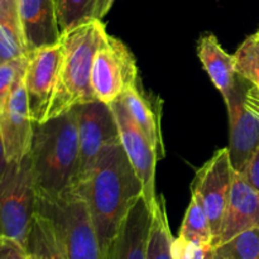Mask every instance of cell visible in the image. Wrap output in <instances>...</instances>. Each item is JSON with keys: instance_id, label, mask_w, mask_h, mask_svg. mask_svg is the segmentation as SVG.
<instances>
[{"instance_id": "6da1fadb", "label": "cell", "mask_w": 259, "mask_h": 259, "mask_svg": "<svg viewBox=\"0 0 259 259\" xmlns=\"http://www.w3.org/2000/svg\"><path fill=\"white\" fill-rule=\"evenodd\" d=\"M83 197L98 235L103 259L133 205L143 196V186L121 143L106 147L82 182L73 187Z\"/></svg>"}, {"instance_id": "7a4b0ae2", "label": "cell", "mask_w": 259, "mask_h": 259, "mask_svg": "<svg viewBox=\"0 0 259 259\" xmlns=\"http://www.w3.org/2000/svg\"><path fill=\"white\" fill-rule=\"evenodd\" d=\"M29 156L37 200H56L76 186L80 151L75 109L34 123Z\"/></svg>"}, {"instance_id": "3957f363", "label": "cell", "mask_w": 259, "mask_h": 259, "mask_svg": "<svg viewBox=\"0 0 259 259\" xmlns=\"http://www.w3.org/2000/svg\"><path fill=\"white\" fill-rule=\"evenodd\" d=\"M108 35L103 20L96 18L61 33L62 58L47 120L96 100L91 88L94 58Z\"/></svg>"}, {"instance_id": "277c9868", "label": "cell", "mask_w": 259, "mask_h": 259, "mask_svg": "<svg viewBox=\"0 0 259 259\" xmlns=\"http://www.w3.org/2000/svg\"><path fill=\"white\" fill-rule=\"evenodd\" d=\"M37 209V189L29 154L10 162L0 179V237L25 245Z\"/></svg>"}, {"instance_id": "5b68a950", "label": "cell", "mask_w": 259, "mask_h": 259, "mask_svg": "<svg viewBox=\"0 0 259 259\" xmlns=\"http://www.w3.org/2000/svg\"><path fill=\"white\" fill-rule=\"evenodd\" d=\"M35 211L56 225L67 259H103L88 204L75 190L56 200H37Z\"/></svg>"}, {"instance_id": "8992f818", "label": "cell", "mask_w": 259, "mask_h": 259, "mask_svg": "<svg viewBox=\"0 0 259 259\" xmlns=\"http://www.w3.org/2000/svg\"><path fill=\"white\" fill-rule=\"evenodd\" d=\"M138 82V67L133 53L125 43L108 35L94 58L91 88L95 99L111 104Z\"/></svg>"}, {"instance_id": "52a82bcc", "label": "cell", "mask_w": 259, "mask_h": 259, "mask_svg": "<svg viewBox=\"0 0 259 259\" xmlns=\"http://www.w3.org/2000/svg\"><path fill=\"white\" fill-rule=\"evenodd\" d=\"M78 131L77 186L90 175L96 161L106 147L120 142L118 125L110 105L90 101L75 106ZM75 186V187H76Z\"/></svg>"}, {"instance_id": "ba28073f", "label": "cell", "mask_w": 259, "mask_h": 259, "mask_svg": "<svg viewBox=\"0 0 259 259\" xmlns=\"http://www.w3.org/2000/svg\"><path fill=\"white\" fill-rule=\"evenodd\" d=\"M235 169L230 161L228 147L218 149L211 158L195 175L191 195L204 207L214 235V247L220 234Z\"/></svg>"}, {"instance_id": "9c48e42d", "label": "cell", "mask_w": 259, "mask_h": 259, "mask_svg": "<svg viewBox=\"0 0 259 259\" xmlns=\"http://www.w3.org/2000/svg\"><path fill=\"white\" fill-rule=\"evenodd\" d=\"M109 105L118 125L124 152L143 186L144 200L153 209L158 199L156 194V164L159 159L158 154L120 99Z\"/></svg>"}, {"instance_id": "30bf717a", "label": "cell", "mask_w": 259, "mask_h": 259, "mask_svg": "<svg viewBox=\"0 0 259 259\" xmlns=\"http://www.w3.org/2000/svg\"><path fill=\"white\" fill-rule=\"evenodd\" d=\"M61 58V42L39 47L30 51L28 55L24 83L30 115L34 123L39 124L47 120L60 72Z\"/></svg>"}, {"instance_id": "8fae6325", "label": "cell", "mask_w": 259, "mask_h": 259, "mask_svg": "<svg viewBox=\"0 0 259 259\" xmlns=\"http://www.w3.org/2000/svg\"><path fill=\"white\" fill-rule=\"evenodd\" d=\"M250 83L238 75L234 90L225 105L229 115V151L233 168L242 174L259 147V118L245 104Z\"/></svg>"}, {"instance_id": "7c38bea8", "label": "cell", "mask_w": 259, "mask_h": 259, "mask_svg": "<svg viewBox=\"0 0 259 259\" xmlns=\"http://www.w3.org/2000/svg\"><path fill=\"white\" fill-rule=\"evenodd\" d=\"M24 73L15 83L4 110L0 113V134L9 163L22 161L32 148L34 121L28 104Z\"/></svg>"}, {"instance_id": "4fadbf2b", "label": "cell", "mask_w": 259, "mask_h": 259, "mask_svg": "<svg viewBox=\"0 0 259 259\" xmlns=\"http://www.w3.org/2000/svg\"><path fill=\"white\" fill-rule=\"evenodd\" d=\"M255 228H259V192L242 174L235 171L215 247Z\"/></svg>"}, {"instance_id": "5bb4252c", "label": "cell", "mask_w": 259, "mask_h": 259, "mask_svg": "<svg viewBox=\"0 0 259 259\" xmlns=\"http://www.w3.org/2000/svg\"><path fill=\"white\" fill-rule=\"evenodd\" d=\"M18 12L28 52L60 42L55 0H18Z\"/></svg>"}, {"instance_id": "9a60e30c", "label": "cell", "mask_w": 259, "mask_h": 259, "mask_svg": "<svg viewBox=\"0 0 259 259\" xmlns=\"http://www.w3.org/2000/svg\"><path fill=\"white\" fill-rule=\"evenodd\" d=\"M151 225L152 209L142 196L119 228L109 259H147Z\"/></svg>"}, {"instance_id": "2e32d148", "label": "cell", "mask_w": 259, "mask_h": 259, "mask_svg": "<svg viewBox=\"0 0 259 259\" xmlns=\"http://www.w3.org/2000/svg\"><path fill=\"white\" fill-rule=\"evenodd\" d=\"M197 56L215 88L227 104L234 90L238 73L235 71L234 55H229L222 47L217 35L204 34L197 43Z\"/></svg>"}, {"instance_id": "e0dca14e", "label": "cell", "mask_w": 259, "mask_h": 259, "mask_svg": "<svg viewBox=\"0 0 259 259\" xmlns=\"http://www.w3.org/2000/svg\"><path fill=\"white\" fill-rule=\"evenodd\" d=\"M120 100L123 101L134 121L149 139L159 158H162L164 156V146L162 139L159 109L142 91L139 82L125 90V93L120 96Z\"/></svg>"}, {"instance_id": "ac0fdd59", "label": "cell", "mask_w": 259, "mask_h": 259, "mask_svg": "<svg viewBox=\"0 0 259 259\" xmlns=\"http://www.w3.org/2000/svg\"><path fill=\"white\" fill-rule=\"evenodd\" d=\"M24 247L30 259H67L56 225L50 218L37 211Z\"/></svg>"}, {"instance_id": "d6986e66", "label": "cell", "mask_w": 259, "mask_h": 259, "mask_svg": "<svg viewBox=\"0 0 259 259\" xmlns=\"http://www.w3.org/2000/svg\"><path fill=\"white\" fill-rule=\"evenodd\" d=\"M29 53L20 25L18 0H0V62Z\"/></svg>"}, {"instance_id": "ffe728a7", "label": "cell", "mask_w": 259, "mask_h": 259, "mask_svg": "<svg viewBox=\"0 0 259 259\" xmlns=\"http://www.w3.org/2000/svg\"><path fill=\"white\" fill-rule=\"evenodd\" d=\"M172 237L168 215L163 195L158 196L157 204L152 209V225L148 239L147 259H174Z\"/></svg>"}, {"instance_id": "44dd1931", "label": "cell", "mask_w": 259, "mask_h": 259, "mask_svg": "<svg viewBox=\"0 0 259 259\" xmlns=\"http://www.w3.org/2000/svg\"><path fill=\"white\" fill-rule=\"evenodd\" d=\"M179 237L185 240L214 247V235L207 215L202 205L194 195H191V200L185 212L184 220L180 227Z\"/></svg>"}, {"instance_id": "7402d4cb", "label": "cell", "mask_w": 259, "mask_h": 259, "mask_svg": "<svg viewBox=\"0 0 259 259\" xmlns=\"http://www.w3.org/2000/svg\"><path fill=\"white\" fill-rule=\"evenodd\" d=\"M214 259H259V228L214 247Z\"/></svg>"}, {"instance_id": "603a6c76", "label": "cell", "mask_w": 259, "mask_h": 259, "mask_svg": "<svg viewBox=\"0 0 259 259\" xmlns=\"http://www.w3.org/2000/svg\"><path fill=\"white\" fill-rule=\"evenodd\" d=\"M98 2L99 0H55L61 33L95 18Z\"/></svg>"}, {"instance_id": "cb8c5ba5", "label": "cell", "mask_w": 259, "mask_h": 259, "mask_svg": "<svg viewBox=\"0 0 259 259\" xmlns=\"http://www.w3.org/2000/svg\"><path fill=\"white\" fill-rule=\"evenodd\" d=\"M235 71L259 91V39L255 34L245 38L234 53Z\"/></svg>"}, {"instance_id": "d4e9b609", "label": "cell", "mask_w": 259, "mask_h": 259, "mask_svg": "<svg viewBox=\"0 0 259 259\" xmlns=\"http://www.w3.org/2000/svg\"><path fill=\"white\" fill-rule=\"evenodd\" d=\"M28 55L14 60L0 62V113L4 110L10 94L20 76L25 72L28 63Z\"/></svg>"}, {"instance_id": "484cf974", "label": "cell", "mask_w": 259, "mask_h": 259, "mask_svg": "<svg viewBox=\"0 0 259 259\" xmlns=\"http://www.w3.org/2000/svg\"><path fill=\"white\" fill-rule=\"evenodd\" d=\"M214 247L201 243L185 240L182 238H174L172 242V255L174 259H205Z\"/></svg>"}, {"instance_id": "4316f807", "label": "cell", "mask_w": 259, "mask_h": 259, "mask_svg": "<svg viewBox=\"0 0 259 259\" xmlns=\"http://www.w3.org/2000/svg\"><path fill=\"white\" fill-rule=\"evenodd\" d=\"M0 259H29V255L19 242L0 237Z\"/></svg>"}, {"instance_id": "83f0119b", "label": "cell", "mask_w": 259, "mask_h": 259, "mask_svg": "<svg viewBox=\"0 0 259 259\" xmlns=\"http://www.w3.org/2000/svg\"><path fill=\"white\" fill-rule=\"evenodd\" d=\"M248 182L259 192V147L242 172Z\"/></svg>"}, {"instance_id": "f1b7e54d", "label": "cell", "mask_w": 259, "mask_h": 259, "mask_svg": "<svg viewBox=\"0 0 259 259\" xmlns=\"http://www.w3.org/2000/svg\"><path fill=\"white\" fill-rule=\"evenodd\" d=\"M245 104L248 108L259 118V91L254 86L250 85L245 94Z\"/></svg>"}, {"instance_id": "f546056e", "label": "cell", "mask_w": 259, "mask_h": 259, "mask_svg": "<svg viewBox=\"0 0 259 259\" xmlns=\"http://www.w3.org/2000/svg\"><path fill=\"white\" fill-rule=\"evenodd\" d=\"M114 3H115V0H99L95 14L96 19H101V18H104V15L108 14V12L111 9Z\"/></svg>"}, {"instance_id": "4dcf8cb0", "label": "cell", "mask_w": 259, "mask_h": 259, "mask_svg": "<svg viewBox=\"0 0 259 259\" xmlns=\"http://www.w3.org/2000/svg\"><path fill=\"white\" fill-rule=\"evenodd\" d=\"M8 166H9V162H8L7 157H5V151H4V144H3L2 134H0V179L3 177V175L7 171Z\"/></svg>"}, {"instance_id": "1f68e13d", "label": "cell", "mask_w": 259, "mask_h": 259, "mask_svg": "<svg viewBox=\"0 0 259 259\" xmlns=\"http://www.w3.org/2000/svg\"><path fill=\"white\" fill-rule=\"evenodd\" d=\"M205 259H214V248H212L211 250L209 252V254H207V257Z\"/></svg>"}, {"instance_id": "d6a6232c", "label": "cell", "mask_w": 259, "mask_h": 259, "mask_svg": "<svg viewBox=\"0 0 259 259\" xmlns=\"http://www.w3.org/2000/svg\"><path fill=\"white\" fill-rule=\"evenodd\" d=\"M255 37H257V38H258V39H259V29H258V32H257V33H255Z\"/></svg>"}, {"instance_id": "836d02e7", "label": "cell", "mask_w": 259, "mask_h": 259, "mask_svg": "<svg viewBox=\"0 0 259 259\" xmlns=\"http://www.w3.org/2000/svg\"><path fill=\"white\" fill-rule=\"evenodd\" d=\"M29 259H30V258H29Z\"/></svg>"}]
</instances>
